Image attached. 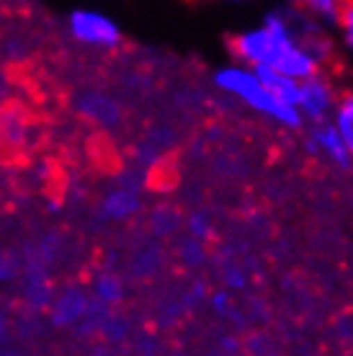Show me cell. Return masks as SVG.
<instances>
[{
	"mask_svg": "<svg viewBox=\"0 0 353 356\" xmlns=\"http://www.w3.org/2000/svg\"><path fill=\"white\" fill-rule=\"evenodd\" d=\"M16 276V259L0 248V282H10Z\"/></svg>",
	"mask_w": 353,
	"mask_h": 356,
	"instance_id": "obj_19",
	"label": "cell"
},
{
	"mask_svg": "<svg viewBox=\"0 0 353 356\" xmlns=\"http://www.w3.org/2000/svg\"><path fill=\"white\" fill-rule=\"evenodd\" d=\"M178 256H181V261H183L186 266H199V264H204V259H206V248H204V241H199V238H188V241L181 243V248H178Z\"/></svg>",
	"mask_w": 353,
	"mask_h": 356,
	"instance_id": "obj_16",
	"label": "cell"
},
{
	"mask_svg": "<svg viewBox=\"0 0 353 356\" xmlns=\"http://www.w3.org/2000/svg\"><path fill=\"white\" fill-rule=\"evenodd\" d=\"M222 282L230 292H238V289H245L247 286V274L240 266H227L224 274H222Z\"/></svg>",
	"mask_w": 353,
	"mask_h": 356,
	"instance_id": "obj_18",
	"label": "cell"
},
{
	"mask_svg": "<svg viewBox=\"0 0 353 356\" xmlns=\"http://www.w3.org/2000/svg\"><path fill=\"white\" fill-rule=\"evenodd\" d=\"M6 356H16V354H6Z\"/></svg>",
	"mask_w": 353,
	"mask_h": 356,
	"instance_id": "obj_25",
	"label": "cell"
},
{
	"mask_svg": "<svg viewBox=\"0 0 353 356\" xmlns=\"http://www.w3.org/2000/svg\"><path fill=\"white\" fill-rule=\"evenodd\" d=\"M108 307L104 302H98V300H88V307L83 312V318H80L75 325H78V333L80 336H90V333H96L101 328V323L106 318Z\"/></svg>",
	"mask_w": 353,
	"mask_h": 356,
	"instance_id": "obj_14",
	"label": "cell"
},
{
	"mask_svg": "<svg viewBox=\"0 0 353 356\" xmlns=\"http://www.w3.org/2000/svg\"><path fill=\"white\" fill-rule=\"evenodd\" d=\"M8 93H10V81H8V75L0 70V101L8 96Z\"/></svg>",
	"mask_w": 353,
	"mask_h": 356,
	"instance_id": "obj_21",
	"label": "cell"
},
{
	"mask_svg": "<svg viewBox=\"0 0 353 356\" xmlns=\"http://www.w3.org/2000/svg\"><path fill=\"white\" fill-rule=\"evenodd\" d=\"M338 96H340V88L336 86V81L325 70H320L315 75L299 81L294 106H297L299 116L304 119V124H312V122H322V119L333 116Z\"/></svg>",
	"mask_w": 353,
	"mask_h": 356,
	"instance_id": "obj_4",
	"label": "cell"
},
{
	"mask_svg": "<svg viewBox=\"0 0 353 356\" xmlns=\"http://www.w3.org/2000/svg\"><path fill=\"white\" fill-rule=\"evenodd\" d=\"M85 307H88V294L83 292L80 286H67L52 305V323L57 328L75 325L83 318Z\"/></svg>",
	"mask_w": 353,
	"mask_h": 356,
	"instance_id": "obj_8",
	"label": "cell"
},
{
	"mask_svg": "<svg viewBox=\"0 0 353 356\" xmlns=\"http://www.w3.org/2000/svg\"><path fill=\"white\" fill-rule=\"evenodd\" d=\"M304 150H307L309 158L325 163L336 170L353 168L351 150L345 147L343 137L338 132V127L333 124V119L304 124Z\"/></svg>",
	"mask_w": 353,
	"mask_h": 356,
	"instance_id": "obj_5",
	"label": "cell"
},
{
	"mask_svg": "<svg viewBox=\"0 0 353 356\" xmlns=\"http://www.w3.org/2000/svg\"><path fill=\"white\" fill-rule=\"evenodd\" d=\"M230 292H214L212 297H209V305H212V310L217 312V315H227V310H230Z\"/></svg>",
	"mask_w": 353,
	"mask_h": 356,
	"instance_id": "obj_20",
	"label": "cell"
},
{
	"mask_svg": "<svg viewBox=\"0 0 353 356\" xmlns=\"http://www.w3.org/2000/svg\"><path fill=\"white\" fill-rule=\"evenodd\" d=\"M186 230L191 238H199V241H209L214 235V225H212V217L204 212H194L188 220H186Z\"/></svg>",
	"mask_w": 353,
	"mask_h": 356,
	"instance_id": "obj_15",
	"label": "cell"
},
{
	"mask_svg": "<svg viewBox=\"0 0 353 356\" xmlns=\"http://www.w3.org/2000/svg\"><path fill=\"white\" fill-rule=\"evenodd\" d=\"M212 86L227 98L238 101L240 106H245L247 111L263 116L271 124L281 127L286 132H302L304 129V119L299 116L297 106L286 104L276 93H271V88L261 78V72L250 65L235 63V60L227 65H220L212 72Z\"/></svg>",
	"mask_w": 353,
	"mask_h": 356,
	"instance_id": "obj_2",
	"label": "cell"
},
{
	"mask_svg": "<svg viewBox=\"0 0 353 356\" xmlns=\"http://www.w3.org/2000/svg\"><path fill=\"white\" fill-rule=\"evenodd\" d=\"M90 356H114V354H111L108 348H96V351H93Z\"/></svg>",
	"mask_w": 353,
	"mask_h": 356,
	"instance_id": "obj_23",
	"label": "cell"
},
{
	"mask_svg": "<svg viewBox=\"0 0 353 356\" xmlns=\"http://www.w3.org/2000/svg\"><path fill=\"white\" fill-rule=\"evenodd\" d=\"M93 292H96L98 302H104L106 307H116V305H122V300H124V284L116 274L98 276L96 284H93Z\"/></svg>",
	"mask_w": 353,
	"mask_h": 356,
	"instance_id": "obj_11",
	"label": "cell"
},
{
	"mask_svg": "<svg viewBox=\"0 0 353 356\" xmlns=\"http://www.w3.org/2000/svg\"><path fill=\"white\" fill-rule=\"evenodd\" d=\"M65 31L78 47L93 52H116L124 44L119 21L98 8H72L65 18Z\"/></svg>",
	"mask_w": 353,
	"mask_h": 356,
	"instance_id": "obj_3",
	"label": "cell"
},
{
	"mask_svg": "<svg viewBox=\"0 0 353 356\" xmlns=\"http://www.w3.org/2000/svg\"><path fill=\"white\" fill-rule=\"evenodd\" d=\"M98 333H101L104 339L111 341V343H119V341L126 336V321H124V318H119V315H111V312H106V318H104V323H101Z\"/></svg>",
	"mask_w": 353,
	"mask_h": 356,
	"instance_id": "obj_17",
	"label": "cell"
},
{
	"mask_svg": "<svg viewBox=\"0 0 353 356\" xmlns=\"http://www.w3.org/2000/svg\"><path fill=\"white\" fill-rule=\"evenodd\" d=\"M289 3L312 21H318L320 26H325L327 31H336L338 18L345 6V0H289Z\"/></svg>",
	"mask_w": 353,
	"mask_h": 356,
	"instance_id": "obj_9",
	"label": "cell"
},
{
	"mask_svg": "<svg viewBox=\"0 0 353 356\" xmlns=\"http://www.w3.org/2000/svg\"><path fill=\"white\" fill-rule=\"evenodd\" d=\"M150 227L155 235H160V238H168V235H173V232L181 227V214L176 212V209H170V207H160V209H155L150 217Z\"/></svg>",
	"mask_w": 353,
	"mask_h": 356,
	"instance_id": "obj_13",
	"label": "cell"
},
{
	"mask_svg": "<svg viewBox=\"0 0 353 356\" xmlns=\"http://www.w3.org/2000/svg\"><path fill=\"white\" fill-rule=\"evenodd\" d=\"M333 124L338 127V132L343 137L345 147L351 150V158H353V88H345L340 90V96H338V104L333 108Z\"/></svg>",
	"mask_w": 353,
	"mask_h": 356,
	"instance_id": "obj_10",
	"label": "cell"
},
{
	"mask_svg": "<svg viewBox=\"0 0 353 356\" xmlns=\"http://www.w3.org/2000/svg\"><path fill=\"white\" fill-rule=\"evenodd\" d=\"M336 36V47L340 52H345V57L353 60V0H345L343 13L338 18V26L333 31Z\"/></svg>",
	"mask_w": 353,
	"mask_h": 356,
	"instance_id": "obj_12",
	"label": "cell"
},
{
	"mask_svg": "<svg viewBox=\"0 0 353 356\" xmlns=\"http://www.w3.org/2000/svg\"><path fill=\"white\" fill-rule=\"evenodd\" d=\"M75 111H78L85 122H93V124L106 127V129H111V127L124 122L122 104H119L111 93L98 90V88L80 90L78 96H75Z\"/></svg>",
	"mask_w": 353,
	"mask_h": 356,
	"instance_id": "obj_6",
	"label": "cell"
},
{
	"mask_svg": "<svg viewBox=\"0 0 353 356\" xmlns=\"http://www.w3.org/2000/svg\"><path fill=\"white\" fill-rule=\"evenodd\" d=\"M142 209V196H140V184L134 176H122V184L108 191L101 202V217L111 220V222H124L132 220L134 214Z\"/></svg>",
	"mask_w": 353,
	"mask_h": 356,
	"instance_id": "obj_7",
	"label": "cell"
},
{
	"mask_svg": "<svg viewBox=\"0 0 353 356\" xmlns=\"http://www.w3.org/2000/svg\"><path fill=\"white\" fill-rule=\"evenodd\" d=\"M227 49L235 63L302 81L330 65L336 54V36L294 8L289 0H279L265 8L256 26L232 34Z\"/></svg>",
	"mask_w": 353,
	"mask_h": 356,
	"instance_id": "obj_1",
	"label": "cell"
},
{
	"mask_svg": "<svg viewBox=\"0 0 353 356\" xmlns=\"http://www.w3.org/2000/svg\"><path fill=\"white\" fill-rule=\"evenodd\" d=\"M6 339V318H3V312H0V341Z\"/></svg>",
	"mask_w": 353,
	"mask_h": 356,
	"instance_id": "obj_22",
	"label": "cell"
},
{
	"mask_svg": "<svg viewBox=\"0 0 353 356\" xmlns=\"http://www.w3.org/2000/svg\"><path fill=\"white\" fill-rule=\"evenodd\" d=\"M230 3H253V0H230Z\"/></svg>",
	"mask_w": 353,
	"mask_h": 356,
	"instance_id": "obj_24",
	"label": "cell"
}]
</instances>
